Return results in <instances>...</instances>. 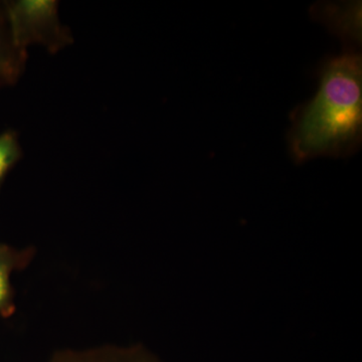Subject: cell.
I'll list each match as a JSON object with an SVG mask.
<instances>
[{
    "label": "cell",
    "mask_w": 362,
    "mask_h": 362,
    "mask_svg": "<svg viewBox=\"0 0 362 362\" xmlns=\"http://www.w3.org/2000/svg\"><path fill=\"white\" fill-rule=\"evenodd\" d=\"M291 119L289 144L295 161L356 152L362 137L361 54L350 51L328 59L315 96Z\"/></svg>",
    "instance_id": "obj_1"
},
{
    "label": "cell",
    "mask_w": 362,
    "mask_h": 362,
    "mask_svg": "<svg viewBox=\"0 0 362 362\" xmlns=\"http://www.w3.org/2000/svg\"><path fill=\"white\" fill-rule=\"evenodd\" d=\"M16 157V145L13 136L6 134L0 137V180L6 173Z\"/></svg>",
    "instance_id": "obj_4"
},
{
    "label": "cell",
    "mask_w": 362,
    "mask_h": 362,
    "mask_svg": "<svg viewBox=\"0 0 362 362\" xmlns=\"http://www.w3.org/2000/svg\"><path fill=\"white\" fill-rule=\"evenodd\" d=\"M13 256L6 249H0V309H4L11 297V277L13 269Z\"/></svg>",
    "instance_id": "obj_3"
},
{
    "label": "cell",
    "mask_w": 362,
    "mask_h": 362,
    "mask_svg": "<svg viewBox=\"0 0 362 362\" xmlns=\"http://www.w3.org/2000/svg\"><path fill=\"white\" fill-rule=\"evenodd\" d=\"M49 362H161L143 345H103L54 352Z\"/></svg>",
    "instance_id": "obj_2"
}]
</instances>
